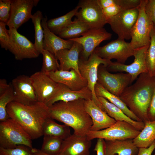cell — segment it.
<instances>
[{"mask_svg": "<svg viewBox=\"0 0 155 155\" xmlns=\"http://www.w3.org/2000/svg\"><path fill=\"white\" fill-rule=\"evenodd\" d=\"M155 86V77L142 73L133 84L128 86L119 97L142 121H149L148 112Z\"/></svg>", "mask_w": 155, "mask_h": 155, "instance_id": "1", "label": "cell"}, {"mask_svg": "<svg viewBox=\"0 0 155 155\" xmlns=\"http://www.w3.org/2000/svg\"><path fill=\"white\" fill-rule=\"evenodd\" d=\"M7 110L9 118L17 122L32 140L43 135V124L50 117L49 107L44 103L38 102L28 105L13 101L8 104Z\"/></svg>", "mask_w": 155, "mask_h": 155, "instance_id": "2", "label": "cell"}, {"mask_svg": "<svg viewBox=\"0 0 155 155\" xmlns=\"http://www.w3.org/2000/svg\"><path fill=\"white\" fill-rule=\"evenodd\" d=\"M85 100L56 102L48 107L50 117L71 127L74 134L86 135L90 131L92 122L85 109Z\"/></svg>", "mask_w": 155, "mask_h": 155, "instance_id": "3", "label": "cell"}, {"mask_svg": "<svg viewBox=\"0 0 155 155\" xmlns=\"http://www.w3.org/2000/svg\"><path fill=\"white\" fill-rule=\"evenodd\" d=\"M32 139L15 120L9 118L0 123V147L13 149L22 145L33 148Z\"/></svg>", "mask_w": 155, "mask_h": 155, "instance_id": "4", "label": "cell"}, {"mask_svg": "<svg viewBox=\"0 0 155 155\" xmlns=\"http://www.w3.org/2000/svg\"><path fill=\"white\" fill-rule=\"evenodd\" d=\"M111 62L100 57L94 52L86 60L80 57L79 69L82 77L87 82V86L92 92L93 100L101 109L102 107L96 96L95 88L98 82V70L99 66L103 65L106 67Z\"/></svg>", "mask_w": 155, "mask_h": 155, "instance_id": "5", "label": "cell"}, {"mask_svg": "<svg viewBox=\"0 0 155 155\" xmlns=\"http://www.w3.org/2000/svg\"><path fill=\"white\" fill-rule=\"evenodd\" d=\"M146 0H141L138 6L139 13L131 32L130 44L134 49L149 44L150 31L154 26L145 11Z\"/></svg>", "mask_w": 155, "mask_h": 155, "instance_id": "6", "label": "cell"}, {"mask_svg": "<svg viewBox=\"0 0 155 155\" xmlns=\"http://www.w3.org/2000/svg\"><path fill=\"white\" fill-rule=\"evenodd\" d=\"M140 131L127 122L119 121L105 129L97 131H90L86 136L90 140L95 138L106 140L133 139Z\"/></svg>", "mask_w": 155, "mask_h": 155, "instance_id": "7", "label": "cell"}, {"mask_svg": "<svg viewBox=\"0 0 155 155\" xmlns=\"http://www.w3.org/2000/svg\"><path fill=\"white\" fill-rule=\"evenodd\" d=\"M98 78L97 82L109 92L119 97L132 83L131 77L129 74L121 72L111 73L102 64L98 67Z\"/></svg>", "mask_w": 155, "mask_h": 155, "instance_id": "8", "label": "cell"}, {"mask_svg": "<svg viewBox=\"0 0 155 155\" xmlns=\"http://www.w3.org/2000/svg\"><path fill=\"white\" fill-rule=\"evenodd\" d=\"M134 51L130 42L118 38L102 46H98L94 52L103 59H115L117 62L124 64L128 58L133 56Z\"/></svg>", "mask_w": 155, "mask_h": 155, "instance_id": "9", "label": "cell"}, {"mask_svg": "<svg viewBox=\"0 0 155 155\" xmlns=\"http://www.w3.org/2000/svg\"><path fill=\"white\" fill-rule=\"evenodd\" d=\"M80 9L76 14V19L91 28H102L107 23L97 0L80 1Z\"/></svg>", "mask_w": 155, "mask_h": 155, "instance_id": "10", "label": "cell"}, {"mask_svg": "<svg viewBox=\"0 0 155 155\" xmlns=\"http://www.w3.org/2000/svg\"><path fill=\"white\" fill-rule=\"evenodd\" d=\"M139 13L138 7L122 10L114 17L106 20L118 38L124 40L131 39V32L136 22Z\"/></svg>", "mask_w": 155, "mask_h": 155, "instance_id": "11", "label": "cell"}, {"mask_svg": "<svg viewBox=\"0 0 155 155\" xmlns=\"http://www.w3.org/2000/svg\"><path fill=\"white\" fill-rule=\"evenodd\" d=\"M10 43L8 50L16 59L22 60L25 59L36 58L40 54L34 44L25 36L18 32L13 27H9Z\"/></svg>", "mask_w": 155, "mask_h": 155, "instance_id": "12", "label": "cell"}, {"mask_svg": "<svg viewBox=\"0 0 155 155\" xmlns=\"http://www.w3.org/2000/svg\"><path fill=\"white\" fill-rule=\"evenodd\" d=\"M112 34L104 28H90L82 36L69 40L80 44L82 50L80 57L86 60L102 41L110 39Z\"/></svg>", "mask_w": 155, "mask_h": 155, "instance_id": "13", "label": "cell"}, {"mask_svg": "<svg viewBox=\"0 0 155 155\" xmlns=\"http://www.w3.org/2000/svg\"><path fill=\"white\" fill-rule=\"evenodd\" d=\"M149 45L134 49L133 62L126 65L117 62L111 61L106 67L108 70L114 72H125L131 77L132 83L140 74L148 72L146 61V55Z\"/></svg>", "mask_w": 155, "mask_h": 155, "instance_id": "14", "label": "cell"}, {"mask_svg": "<svg viewBox=\"0 0 155 155\" xmlns=\"http://www.w3.org/2000/svg\"><path fill=\"white\" fill-rule=\"evenodd\" d=\"M14 93V101L31 105L38 102L30 77L20 75L13 79L11 83Z\"/></svg>", "mask_w": 155, "mask_h": 155, "instance_id": "15", "label": "cell"}, {"mask_svg": "<svg viewBox=\"0 0 155 155\" xmlns=\"http://www.w3.org/2000/svg\"><path fill=\"white\" fill-rule=\"evenodd\" d=\"M38 0H11L10 17L7 25L18 29L31 18L32 8L39 1Z\"/></svg>", "mask_w": 155, "mask_h": 155, "instance_id": "16", "label": "cell"}, {"mask_svg": "<svg viewBox=\"0 0 155 155\" xmlns=\"http://www.w3.org/2000/svg\"><path fill=\"white\" fill-rule=\"evenodd\" d=\"M92 98V92L87 86L80 90L74 91L63 84L57 83L53 94L44 104L49 107L60 101L68 102L79 99L88 100Z\"/></svg>", "mask_w": 155, "mask_h": 155, "instance_id": "17", "label": "cell"}, {"mask_svg": "<svg viewBox=\"0 0 155 155\" xmlns=\"http://www.w3.org/2000/svg\"><path fill=\"white\" fill-rule=\"evenodd\" d=\"M30 77L38 102L45 103L53 94L57 83L41 71L35 72Z\"/></svg>", "mask_w": 155, "mask_h": 155, "instance_id": "18", "label": "cell"}, {"mask_svg": "<svg viewBox=\"0 0 155 155\" xmlns=\"http://www.w3.org/2000/svg\"><path fill=\"white\" fill-rule=\"evenodd\" d=\"M84 105L92 122L90 131H97L105 129L116 121L97 105L93 100H85Z\"/></svg>", "mask_w": 155, "mask_h": 155, "instance_id": "19", "label": "cell"}, {"mask_svg": "<svg viewBox=\"0 0 155 155\" xmlns=\"http://www.w3.org/2000/svg\"><path fill=\"white\" fill-rule=\"evenodd\" d=\"M91 140L86 135L71 134L63 140L60 155H90Z\"/></svg>", "mask_w": 155, "mask_h": 155, "instance_id": "20", "label": "cell"}, {"mask_svg": "<svg viewBox=\"0 0 155 155\" xmlns=\"http://www.w3.org/2000/svg\"><path fill=\"white\" fill-rule=\"evenodd\" d=\"M82 50L80 44L74 42L70 49H64L58 51L55 55L59 61V70L69 71L73 69L81 75L79 69L78 63Z\"/></svg>", "mask_w": 155, "mask_h": 155, "instance_id": "21", "label": "cell"}, {"mask_svg": "<svg viewBox=\"0 0 155 155\" xmlns=\"http://www.w3.org/2000/svg\"><path fill=\"white\" fill-rule=\"evenodd\" d=\"M46 74L56 83L63 84L73 90H79L87 86L86 81L73 69L59 70Z\"/></svg>", "mask_w": 155, "mask_h": 155, "instance_id": "22", "label": "cell"}, {"mask_svg": "<svg viewBox=\"0 0 155 155\" xmlns=\"http://www.w3.org/2000/svg\"><path fill=\"white\" fill-rule=\"evenodd\" d=\"M47 18L45 16L43 18L41 21L44 33L43 49L48 51L55 55L60 50L70 49L74 42L68 40H64L51 32L47 27Z\"/></svg>", "mask_w": 155, "mask_h": 155, "instance_id": "23", "label": "cell"}, {"mask_svg": "<svg viewBox=\"0 0 155 155\" xmlns=\"http://www.w3.org/2000/svg\"><path fill=\"white\" fill-rule=\"evenodd\" d=\"M105 141L106 155H137L138 153L139 148L133 139Z\"/></svg>", "mask_w": 155, "mask_h": 155, "instance_id": "24", "label": "cell"}, {"mask_svg": "<svg viewBox=\"0 0 155 155\" xmlns=\"http://www.w3.org/2000/svg\"><path fill=\"white\" fill-rule=\"evenodd\" d=\"M103 110L111 117L116 121H124L132 125L137 129L141 131L144 128L145 123L142 121H134L120 109L105 98L98 96Z\"/></svg>", "mask_w": 155, "mask_h": 155, "instance_id": "25", "label": "cell"}, {"mask_svg": "<svg viewBox=\"0 0 155 155\" xmlns=\"http://www.w3.org/2000/svg\"><path fill=\"white\" fill-rule=\"evenodd\" d=\"M95 92L97 97L101 96L105 98L120 109L132 119L137 121H142L129 109L119 97L109 92L98 82L95 86Z\"/></svg>", "mask_w": 155, "mask_h": 155, "instance_id": "26", "label": "cell"}, {"mask_svg": "<svg viewBox=\"0 0 155 155\" xmlns=\"http://www.w3.org/2000/svg\"><path fill=\"white\" fill-rule=\"evenodd\" d=\"M144 123V128L133 139L134 144L138 148H148L155 141V120L148 121Z\"/></svg>", "mask_w": 155, "mask_h": 155, "instance_id": "27", "label": "cell"}, {"mask_svg": "<svg viewBox=\"0 0 155 155\" xmlns=\"http://www.w3.org/2000/svg\"><path fill=\"white\" fill-rule=\"evenodd\" d=\"M42 131L43 136L55 137L63 140L71 135L69 127L65 124H59L51 117L47 118L44 121Z\"/></svg>", "mask_w": 155, "mask_h": 155, "instance_id": "28", "label": "cell"}, {"mask_svg": "<svg viewBox=\"0 0 155 155\" xmlns=\"http://www.w3.org/2000/svg\"><path fill=\"white\" fill-rule=\"evenodd\" d=\"M80 9L78 5L73 9L62 16L48 20L47 25L49 29L53 33L59 35L65 28L72 22V18Z\"/></svg>", "mask_w": 155, "mask_h": 155, "instance_id": "29", "label": "cell"}, {"mask_svg": "<svg viewBox=\"0 0 155 155\" xmlns=\"http://www.w3.org/2000/svg\"><path fill=\"white\" fill-rule=\"evenodd\" d=\"M90 28L87 25L76 18L59 36L62 38L69 40L80 37Z\"/></svg>", "mask_w": 155, "mask_h": 155, "instance_id": "30", "label": "cell"}, {"mask_svg": "<svg viewBox=\"0 0 155 155\" xmlns=\"http://www.w3.org/2000/svg\"><path fill=\"white\" fill-rule=\"evenodd\" d=\"M42 12L40 10L37 11L31 18L35 30V47L40 54H42L43 50V42L44 37L43 28L41 25V21L43 18Z\"/></svg>", "mask_w": 155, "mask_h": 155, "instance_id": "31", "label": "cell"}, {"mask_svg": "<svg viewBox=\"0 0 155 155\" xmlns=\"http://www.w3.org/2000/svg\"><path fill=\"white\" fill-rule=\"evenodd\" d=\"M63 141V140L57 137L44 135L40 150L44 153L49 154H59Z\"/></svg>", "mask_w": 155, "mask_h": 155, "instance_id": "32", "label": "cell"}, {"mask_svg": "<svg viewBox=\"0 0 155 155\" xmlns=\"http://www.w3.org/2000/svg\"><path fill=\"white\" fill-rule=\"evenodd\" d=\"M150 42L146 55L148 73L155 77V26L154 25L150 34Z\"/></svg>", "mask_w": 155, "mask_h": 155, "instance_id": "33", "label": "cell"}, {"mask_svg": "<svg viewBox=\"0 0 155 155\" xmlns=\"http://www.w3.org/2000/svg\"><path fill=\"white\" fill-rule=\"evenodd\" d=\"M13 89L11 83L9 87L3 94L0 95V121H4L10 118L7 113V107L11 102L14 101Z\"/></svg>", "mask_w": 155, "mask_h": 155, "instance_id": "34", "label": "cell"}, {"mask_svg": "<svg viewBox=\"0 0 155 155\" xmlns=\"http://www.w3.org/2000/svg\"><path fill=\"white\" fill-rule=\"evenodd\" d=\"M42 54L43 56V62L41 71L48 73L59 70V63L54 54L44 49Z\"/></svg>", "mask_w": 155, "mask_h": 155, "instance_id": "35", "label": "cell"}, {"mask_svg": "<svg viewBox=\"0 0 155 155\" xmlns=\"http://www.w3.org/2000/svg\"><path fill=\"white\" fill-rule=\"evenodd\" d=\"M32 154V149L24 145H19L13 149L0 147V155H31Z\"/></svg>", "mask_w": 155, "mask_h": 155, "instance_id": "36", "label": "cell"}, {"mask_svg": "<svg viewBox=\"0 0 155 155\" xmlns=\"http://www.w3.org/2000/svg\"><path fill=\"white\" fill-rule=\"evenodd\" d=\"M11 0H0V22L7 24L10 16Z\"/></svg>", "mask_w": 155, "mask_h": 155, "instance_id": "37", "label": "cell"}, {"mask_svg": "<svg viewBox=\"0 0 155 155\" xmlns=\"http://www.w3.org/2000/svg\"><path fill=\"white\" fill-rule=\"evenodd\" d=\"M7 24L0 22V44L1 47L8 50L10 43V37L8 30L6 28Z\"/></svg>", "mask_w": 155, "mask_h": 155, "instance_id": "38", "label": "cell"}, {"mask_svg": "<svg viewBox=\"0 0 155 155\" xmlns=\"http://www.w3.org/2000/svg\"><path fill=\"white\" fill-rule=\"evenodd\" d=\"M141 0H115L116 4L123 10H127L138 7Z\"/></svg>", "mask_w": 155, "mask_h": 155, "instance_id": "39", "label": "cell"}, {"mask_svg": "<svg viewBox=\"0 0 155 155\" xmlns=\"http://www.w3.org/2000/svg\"><path fill=\"white\" fill-rule=\"evenodd\" d=\"M144 9L147 16L155 26V0H146Z\"/></svg>", "mask_w": 155, "mask_h": 155, "instance_id": "40", "label": "cell"}, {"mask_svg": "<svg viewBox=\"0 0 155 155\" xmlns=\"http://www.w3.org/2000/svg\"><path fill=\"white\" fill-rule=\"evenodd\" d=\"M102 13L106 20L115 16L123 10L120 7L115 5L102 9Z\"/></svg>", "mask_w": 155, "mask_h": 155, "instance_id": "41", "label": "cell"}, {"mask_svg": "<svg viewBox=\"0 0 155 155\" xmlns=\"http://www.w3.org/2000/svg\"><path fill=\"white\" fill-rule=\"evenodd\" d=\"M97 155H106L105 142L104 139L98 138L94 149Z\"/></svg>", "mask_w": 155, "mask_h": 155, "instance_id": "42", "label": "cell"}, {"mask_svg": "<svg viewBox=\"0 0 155 155\" xmlns=\"http://www.w3.org/2000/svg\"><path fill=\"white\" fill-rule=\"evenodd\" d=\"M148 116L149 121L155 120V86L148 110Z\"/></svg>", "mask_w": 155, "mask_h": 155, "instance_id": "43", "label": "cell"}, {"mask_svg": "<svg viewBox=\"0 0 155 155\" xmlns=\"http://www.w3.org/2000/svg\"><path fill=\"white\" fill-rule=\"evenodd\" d=\"M155 149V141L150 147L146 148H139L137 155H151Z\"/></svg>", "mask_w": 155, "mask_h": 155, "instance_id": "44", "label": "cell"}, {"mask_svg": "<svg viewBox=\"0 0 155 155\" xmlns=\"http://www.w3.org/2000/svg\"><path fill=\"white\" fill-rule=\"evenodd\" d=\"M97 1L101 9L116 4L115 0H97Z\"/></svg>", "mask_w": 155, "mask_h": 155, "instance_id": "45", "label": "cell"}, {"mask_svg": "<svg viewBox=\"0 0 155 155\" xmlns=\"http://www.w3.org/2000/svg\"><path fill=\"white\" fill-rule=\"evenodd\" d=\"M10 84H8L5 79L0 80V95L3 94L9 87Z\"/></svg>", "mask_w": 155, "mask_h": 155, "instance_id": "46", "label": "cell"}, {"mask_svg": "<svg viewBox=\"0 0 155 155\" xmlns=\"http://www.w3.org/2000/svg\"><path fill=\"white\" fill-rule=\"evenodd\" d=\"M32 154L31 155H51L46 154L42 152L40 150L33 148L32 149Z\"/></svg>", "mask_w": 155, "mask_h": 155, "instance_id": "47", "label": "cell"}, {"mask_svg": "<svg viewBox=\"0 0 155 155\" xmlns=\"http://www.w3.org/2000/svg\"><path fill=\"white\" fill-rule=\"evenodd\" d=\"M154 155H155V154H154Z\"/></svg>", "mask_w": 155, "mask_h": 155, "instance_id": "48", "label": "cell"}, {"mask_svg": "<svg viewBox=\"0 0 155 155\" xmlns=\"http://www.w3.org/2000/svg\"></svg>", "mask_w": 155, "mask_h": 155, "instance_id": "49", "label": "cell"}]
</instances>
